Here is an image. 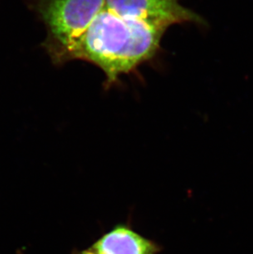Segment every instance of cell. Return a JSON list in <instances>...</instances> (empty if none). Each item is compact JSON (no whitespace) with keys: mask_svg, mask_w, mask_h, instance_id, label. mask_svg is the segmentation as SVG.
I'll return each mask as SVG.
<instances>
[{"mask_svg":"<svg viewBox=\"0 0 253 254\" xmlns=\"http://www.w3.org/2000/svg\"><path fill=\"white\" fill-rule=\"evenodd\" d=\"M166 30L126 17L104 7L67 54V62L84 60L100 67L105 75V88L120 81L160 50Z\"/></svg>","mask_w":253,"mask_h":254,"instance_id":"1","label":"cell"},{"mask_svg":"<svg viewBox=\"0 0 253 254\" xmlns=\"http://www.w3.org/2000/svg\"><path fill=\"white\" fill-rule=\"evenodd\" d=\"M105 4V0H28V7L46 26L47 37L42 47L54 64L67 63L72 45Z\"/></svg>","mask_w":253,"mask_h":254,"instance_id":"2","label":"cell"},{"mask_svg":"<svg viewBox=\"0 0 253 254\" xmlns=\"http://www.w3.org/2000/svg\"><path fill=\"white\" fill-rule=\"evenodd\" d=\"M105 6L120 17L142 21L166 31L175 24L207 26L202 17L184 7L179 0H105Z\"/></svg>","mask_w":253,"mask_h":254,"instance_id":"3","label":"cell"},{"mask_svg":"<svg viewBox=\"0 0 253 254\" xmlns=\"http://www.w3.org/2000/svg\"><path fill=\"white\" fill-rule=\"evenodd\" d=\"M93 249L96 254H155L158 251L155 244L124 227L104 235Z\"/></svg>","mask_w":253,"mask_h":254,"instance_id":"4","label":"cell"},{"mask_svg":"<svg viewBox=\"0 0 253 254\" xmlns=\"http://www.w3.org/2000/svg\"><path fill=\"white\" fill-rule=\"evenodd\" d=\"M80 254H96L94 252H91V251H86V252L81 253Z\"/></svg>","mask_w":253,"mask_h":254,"instance_id":"5","label":"cell"}]
</instances>
